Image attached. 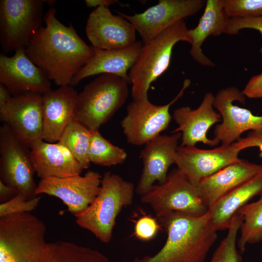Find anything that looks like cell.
I'll return each mask as SVG.
<instances>
[{
  "label": "cell",
  "instance_id": "obj_1",
  "mask_svg": "<svg viewBox=\"0 0 262 262\" xmlns=\"http://www.w3.org/2000/svg\"><path fill=\"white\" fill-rule=\"evenodd\" d=\"M56 9L46 13L42 26L24 49L28 57L55 84L70 85L73 77L94 55L73 25L66 26L56 17Z\"/></svg>",
  "mask_w": 262,
  "mask_h": 262
},
{
  "label": "cell",
  "instance_id": "obj_2",
  "mask_svg": "<svg viewBox=\"0 0 262 262\" xmlns=\"http://www.w3.org/2000/svg\"><path fill=\"white\" fill-rule=\"evenodd\" d=\"M164 229L167 239L155 254L132 262H204L217 238L211 226L209 214L202 215L173 212L156 217Z\"/></svg>",
  "mask_w": 262,
  "mask_h": 262
},
{
  "label": "cell",
  "instance_id": "obj_3",
  "mask_svg": "<svg viewBox=\"0 0 262 262\" xmlns=\"http://www.w3.org/2000/svg\"><path fill=\"white\" fill-rule=\"evenodd\" d=\"M44 222L30 212L0 218V262H50Z\"/></svg>",
  "mask_w": 262,
  "mask_h": 262
},
{
  "label": "cell",
  "instance_id": "obj_4",
  "mask_svg": "<svg viewBox=\"0 0 262 262\" xmlns=\"http://www.w3.org/2000/svg\"><path fill=\"white\" fill-rule=\"evenodd\" d=\"M135 190L131 182L106 172L98 195L84 211L74 216L76 223L102 243L110 242L117 216L123 208L131 205Z\"/></svg>",
  "mask_w": 262,
  "mask_h": 262
},
{
  "label": "cell",
  "instance_id": "obj_5",
  "mask_svg": "<svg viewBox=\"0 0 262 262\" xmlns=\"http://www.w3.org/2000/svg\"><path fill=\"white\" fill-rule=\"evenodd\" d=\"M184 20L166 29L143 44L135 62L129 72L133 100L147 98L151 83L168 68L173 47L180 41L191 44Z\"/></svg>",
  "mask_w": 262,
  "mask_h": 262
},
{
  "label": "cell",
  "instance_id": "obj_6",
  "mask_svg": "<svg viewBox=\"0 0 262 262\" xmlns=\"http://www.w3.org/2000/svg\"><path fill=\"white\" fill-rule=\"evenodd\" d=\"M129 83L115 75H99L78 94L74 120L98 131L126 102Z\"/></svg>",
  "mask_w": 262,
  "mask_h": 262
},
{
  "label": "cell",
  "instance_id": "obj_7",
  "mask_svg": "<svg viewBox=\"0 0 262 262\" xmlns=\"http://www.w3.org/2000/svg\"><path fill=\"white\" fill-rule=\"evenodd\" d=\"M44 0H0V46L6 54L25 48L42 26Z\"/></svg>",
  "mask_w": 262,
  "mask_h": 262
},
{
  "label": "cell",
  "instance_id": "obj_8",
  "mask_svg": "<svg viewBox=\"0 0 262 262\" xmlns=\"http://www.w3.org/2000/svg\"><path fill=\"white\" fill-rule=\"evenodd\" d=\"M140 200L151 208L156 217L173 212L202 215L208 211L199 197L197 185L177 168L168 173L164 183L154 185L141 196Z\"/></svg>",
  "mask_w": 262,
  "mask_h": 262
},
{
  "label": "cell",
  "instance_id": "obj_9",
  "mask_svg": "<svg viewBox=\"0 0 262 262\" xmlns=\"http://www.w3.org/2000/svg\"><path fill=\"white\" fill-rule=\"evenodd\" d=\"M190 83V80H184L179 93L165 105H155L147 97L132 100L127 105L126 115L120 123L127 142L136 146L145 145L166 130L172 118L171 106L183 96Z\"/></svg>",
  "mask_w": 262,
  "mask_h": 262
},
{
  "label": "cell",
  "instance_id": "obj_10",
  "mask_svg": "<svg viewBox=\"0 0 262 262\" xmlns=\"http://www.w3.org/2000/svg\"><path fill=\"white\" fill-rule=\"evenodd\" d=\"M35 173L30 148L3 123L0 127V180L31 199L37 196Z\"/></svg>",
  "mask_w": 262,
  "mask_h": 262
},
{
  "label": "cell",
  "instance_id": "obj_11",
  "mask_svg": "<svg viewBox=\"0 0 262 262\" xmlns=\"http://www.w3.org/2000/svg\"><path fill=\"white\" fill-rule=\"evenodd\" d=\"M205 4L204 0H159L141 13H118L131 23L145 44L176 23L199 12Z\"/></svg>",
  "mask_w": 262,
  "mask_h": 262
},
{
  "label": "cell",
  "instance_id": "obj_12",
  "mask_svg": "<svg viewBox=\"0 0 262 262\" xmlns=\"http://www.w3.org/2000/svg\"><path fill=\"white\" fill-rule=\"evenodd\" d=\"M245 96L235 87L219 91L214 96L213 107L218 111L221 123L216 126L214 138L221 145H229L247 131L262 130V115H256L246 108L234 105V101L244 104Z\"/></svg>",
  "mask_w": 262,
  "mask_h": 262
},
{
  "label": "cell",
  "instance_id": "obj_13",
  "mask_svg": "<svg viewBox=\"0 0 262 262\" xmlns=\"http://www.w3.org/2000/svg\"><path fill=\"white\" fill-rule=\"evenodd\" d=\"M0 119L29 148L42 139V95L27 93L12 96L0 107Z\"/></svg>",
  "mask_w": 262,
  "mask_h": 262
},
{
  "label": "cell",
  "instance_id": "obj_14",
  "mask_svg": "<svg viewBox=\"0 0 262 262\" xmlns=\"http://www.w3.org/2000/svg\"><path fill=\"white\" fill-rule=\"evenodd\" d=\"M102 176L89 170L81 175L66 178L40 180L36 195L46 194L59 198L74 216L84 211L95 200L100 190Z\"/></svg>",
  "mask_w": 262,
  "mask_h": 262
},
{
  "label": "cell",
  "instance_id": "obj_15",
  "mask_svg": "<svg viewBox=\"0 0 262 262\" xmlns=\"http://www.w3.org/2000/svg\"><path fill=\"white\" fill-rule=\"evenodd\" d=\"M241 150L236 142L210 149L180 146L175 155V164L192 182L197 185L203 179L238 161Z\"/></svg>",
  "mask_w": 262,
  "mask_h": 262
},
{
  "label": "cell",
  "instance_id": "obj_16",
  "mask_svg": "<svg viewBox=\"0 0 262 262\" xmlns=\"http://www.w3.org/2000/svg\"><path fill=\"white\" fill-rule=\"evenodd\" d=\"M0 83L12 96L27 93L43 95L51 90V81L28 57L24 48L17 49L11 57L0 53Z\"/></svg>",
  "mask_w": 262,
  "mask_h": 262
},
{
  "label": "cell",
  "instance_id": "obj_17",
  "mask_svg": "<svg viewBox=\"0 0 262 262\" xmlns=\"http://www.w3.org/2000/svg\"><path fill=\"white\" fill-rule=\"evenodd\" d=\"M92 47L112 50L127 47L136 42V30L128 20L113 15L108 7H99L89 14L85 27Z\"/></svg>",
  "mask_w": 262,
  "mask_h": 262
},
{
  "label": "cell",
  "instance_id": "obj_18",
  "mask_svg": "<svg viewBox=\"0 0 262 262\" xmlns=\"http://www.w3.org/2000/svg\"><path fill=\"white\" fill-rule=\"evenodd\" d=\"M169 135H159L145 145L140 157L143 164L142 173L135 189L140 196L147 192L156 181L164 183L169 167L175 164V155L181 137L180 132Z\"/></svg>",
  "mask_w": 262,
  "mask_h": 262
},
{
  "label": "cell",
  "instance_id": "obj_19",
  "mask_svg": "<svg viewBox=\"0 0 262 262\" xmlns=\"http://www.w3.org/2000/svg\"><path fill=\"white\" fill-rule=\"evenodd\" d=\"M214 100V96L208 92L196 109L182 106L174 110L172 117L178 127L171 133L181 132L180 146H195L199 142L215 146L219 143L214 138L210 139L207 136L210 128L221 118L219 113L213 109Z\"/></svg>",
  "mask_w": 262,
  "mask_h": 262
},
{
  "label": "cell",
  "instance_id": "obj_20",
  "mask_svg": "<svg viewBox=\"0 0 262 262\" xmlns=\"http://www.w3.org/2000/svg\"><path fill=\"white\" fill-rule=\"evenodd\" d=\"M78 93L70 85L42 95L43 126L42 139L57 142L70 122L74 120Z\"/></svg>",
  "mask_w": 262,
  "mask_h": 262
},
{
  "label": "cell",
  "instance_id": "obj_21",
  "mask_svg": "<svg viewBox=\"0 0 262 262\" xmlns=\"http://www.w3.org/2000/svg\"><path fill=\"white\" fill-rule=\"evenodd\" d=\"M262 172V164L240 159L197 184L199 197L208 208L221 197Z\"/></svg>",
  "mask_w": 262,
  "mask_h": 262
},
{
  "label": "cell",
  "instance_id": "obj_22",
  "mask_svg": "<svg viewBox=\"0 0 262 262\" xmlns=\"http://www.w3.org/2000/svg\"><path fill=\"white\" fill-rule=\"evenodd\" d=\"M143 44L142 41L126 48L104 50L93 47L94 55L71 80L70 85H77L83 79L97 75L111 74L119 77L131 83L128 72L139 56Z\"/></svg>",
  "mask_w": 262,
  "mask_h": 262
},
{
  "label": "cell",
  "instance_id": "obj_23",
  "mask_svg": "<svg viewBox=\"0 0 262 262\" xmlns=\"http://www.w3.org/2000/svg\"><path fill=\"white\" fill-rule=\"evenodd\" d=\"M30 149L35 172L41 180L81 175L83 170L70 151L59 142L40 139Z\"/></svg>",
  "mask_w": 262,
  "mask_h": 262
},
{
  "label": "cell",
  "instance_id": "obj_24",
  "mask_svg": "<svg viewBox=\"0 0 262 262\" xmlns=\"http://www.w3.org/2000/svg\"><path fill=\"white\" fill-rule=\"evenodd\" d=\"M204 12L197 26L188 29L191 40L190 54L194 60L206 66H214L215 64L203 52L201 46L210 36H216L224 33L230 17L227 15L223 0H206Z\"/></svg>",
  "mask_w": 262,
  "mask_h": 262
},
{
  "label": "cell",
  "instance_id": "obj_25",
  "mask_svg": "<svg viewBox=\"0 0 262 262\" xmlns=\"http://www.w3.org/2000/svg\"><path fill=\"white\" fill-rule=\"evenodd\" d=\"M258 196H262V172L227 193L208 208L212 227L217 231L228 229L239 210Z\"/></svg>",
  "mask_w": 262,
  "mask_h": 262
},
{
  "label": "cell",
  "instance_id": "obj_26",
  "mask_svg": "<svg viewBox=\"0 0 262 262\" xmlns=\"http://www.w3.org/2000/svg\"><path fill=\"white\" fill-rule=\"evenodd\" d=\"M243 217L240 228V236L237 246L242 254L247 244L262 241V196L255 202L247 203L238 212Z\"/></svg>",
  "mask_w": 262,
  "mask_h": 262
},
{
  "label": "cell",
  "instance_id": "obj_27",
  "mask_svg": "<svg viewBox=\"0 0 262 262\" xmlns=\"http://www.w3.org/2000/svg\"><path fill=\"white\" fill-rule=\"evenodd\" d=\"M91 131L80 122L73 120L66 128L59 141L72 154L83 169L90 162L88 157Z\"/></svg>",
  "mask_w": 262,
  "mask_h": 262
},
{
  "label": "cell",
  "instance_id": "obj_28",
  "mask_svg": "<svg viewBox=\"0 0 262 262\" xmlns=\"http://www.w3.org/2000/svg\"><path fill=\"white\" fill-rule=\"evenodd\" d=\"M127 157L125 150L114 145L98 131H92L88 149L90 163L105 166L123 163Z\"/></svg>",
  "mask_w": 262,
  "mask_h": 262
},
{
  "label": "cell",
  "instance_id": "obj_29",
  "mask_svg": "<svg viewBox=\"0 0 262 262\" xmlns=\"http://www.w3.org/2000/svg\"><path fill=\"white\" fill-rule=\"evenodd\" d=\"M243 222L237 213L232 218L226 236L220 242L210 262H242L241 253L236 248L237 236Z\"/></svg>",
  "mask_w": 262,
  "mask_h": 262
},
{
  "label": "cell",
  "instance_id": "obj_30",
  "mask_svg": "<svg viewBox=\"0 0 262 262\" xmlns=\"http://www.w3.org/2000/svg\"><path fill=\"white\" fill-rule=\"evenodd\" d=\"M223 4L230 18L262 16V0H223Z\"/></svg>",
  "mask_w": 262,
  "mask_h": 262
},
{
  "label": "cell",
  "instance_id": "obj_31",
  "mask_svg": "<svg viewBox=\"0 0 262 262\" xmlns=\"http://www.w3.org/2000/svg\"><path fill=\"white\" fill-rule=\"evenodd\" d=\"M40 199L39 196L28 199L19 192L11 199L0 204V218L15 213L31 212L36 209Z\"/></svg>",
  "mask_w": 262,
  "mask_h": 262
},
{
  "label": "cell",
  "instance_id": "obj_32",
  "mask_svg": "<svg viewBox=\"0 0 262 262\" xmlns=\"http://www.w3.org/2000/svg\"><path fill=\"white\" fill-rule=\"evenodd\" d=\"M161 228L156 218L148 215L143 216L136 222L134 234L140 240L149 241L156 235Z\"/></svg>",
  "mask_w": 262,
  "mask_h": 262
},
{
  "label": "cell",
  "instance_id": "obj_33",
  "mask_svg": "<svg viewBox=\"0 0 262 262\" xmlns=\"http://www.w3.org/2000/svg\"><path fill=\"white\" fill-rule=\"evenodd\" d=\"M257 30L262 36V16L246 18H230L225 29L224 33L236 35L242 29Z\"/></svg>",
  "mask_w": 262,
  "mask_h": 262
},
{
  "label": "cell",
  "instance_id": "obj_34",
  "mask_svg": "<svg viewBox=\"0 0 262 262\" xmlns=\"http://www.w3.org/2000/svg\"><path fill=\"white\" fill-rule=\"evenodd\" d=\"M236 143L242 150L251 147L259 148V156L262 158V130L252 131L244 138H240Z\"/></svg>",
  "mask_w": 262,
  "mask_h": 262
},
{
  "label": "cell",
  "instance_id": "obj_35",
  "mask_svg": "<svg viewBox=\"0 0 262 262\" xmlns=\"http://www.w3.org/2000/svg\"><path fill=\"white\" fill-rule=\"evenodd\" d=\"M19 191L15 187L4 183L0 180V201L1 203L6 202L14 197Z\"/></svg>",
  "mask_w": 262,
  "mask_h": 262
},
{
  "label": "cell",
  "instance_id": "obj_36",
  "mask_svg": "<svg viewBox=\"0 0 262 262\" xmlns=\"http://www.w3.org/2000/svg\"><path fill=\"white\" fill-rule=\"evenodd\" d=\"M116 3H119L116 0H85V3L89 8H97L99 7H108Z\"/></svg>",
  "mask_w": 262,
  "mask_h": 262
},
{
  "label": "cell",
  "instance_id": "obj_37",
  "mask_svg": "<svg viewBox=\"0 0 262 262\" xmlns=\"http://www.w3.org/2000/svg\"><path fill=\"white\" fill-rule=\"evenodd\" d=\"M12 97L8 89L3 84L0 83V107L5 105Z\"/></svg>",
  "mask_w": 262,
  "mask_h": 262
},
{
  "label": "cell",
  "instance_id": "obj_38",
  "mask_svg": "<svg viewBox=\"0 0 262 262\" xmlns=\"http://www.w3.org/2000/svg\"><path fill=\"white\" fill-rule=\"evenodd\" d=\"M45 2L48 3V4L50 5L51 7H52L54 3L55 2V0H45Z\"/></svg>",
  "mask_w": 262,
  "mask_h": 262
},
{
  "label": "cell",
  "instance_id": "obj_39",
  "mask_svg": "<svg viewBox=\"0 0 262 262\" xmlns=\"http://www.w3.org/2000/svg\"><path fill=\"white\" fill-rule=\"evenodd\" d=\"M258 78L260 81V83L261 84V85L262 88V73L259 75H258Z\"/></svg>",
  "mask_w": 262,
  "mask_h": 262
}]
</instances>
